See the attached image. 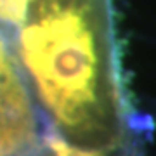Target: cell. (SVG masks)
Instances as JSON below:
<instances>
[{"label": "cell", "mask_w": 156, "mask_h": 156, "mask_svg": "<svg viewBox=\"0 0 156 156\" xmlns=\"http://www.w3.org/2000/svg\"><path fill=\"white\" fill-rule=\"evenodd\" d=\"M38 146L33 99L0 33V156H30Z\"/></svg>", "instance_id": "obj_2"}, {"label": "cell", "mask_w": 156, "mask_h": 156, "mask_svg": "<svg viewBox=\"0 0 156 156\" xmlns=\"http://www.w3.org/2000/svg\"><path fill=\"white\" fill-rule=\"evenodd\" d=\"M28 5L30 0H0V23L9 26H21Z\"/></svg>", "instance_id": "obj_3"}, {"label": "cell", "mask_w": 156, "mask_h": 156, "mask_svg": "<svg viewBox=\"0 0 156 156\" xmlns=\"http://www.w3.org/2000/svg\"><path fill=\"white\" fill-rule=\"evenodd\" d=\"M17 56L56 135L97 149L128 144L115 0H30Z\"/></svg>", "instance_id": "obj_1"}]
</instances>
